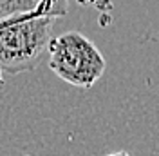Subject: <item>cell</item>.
<instances>
[{"label": "cell", "mask_w": 159, "mask_h": 156, "mask_svg": "<svg viewBox=\"0 0 159 156\" xmlns=\"http://www.w3.org/2000/svg\"><path fill=\"white\" fill-rule=\"evenodd\" d=\"M52 17L18 15L0 22V73L18 75L36 69L49 55Z\"/></svg>", "instance_id": "cell-1"}, {"label": "cell", "mask_w": 159, "mask_h": 156, "mask_svg": "<svg viewBox=\"0 0 159 156\" xmlns=\"http://www.w3.org/2000/svg\"><path fill=\"white\" fill-rule=\"evenodd\" d=\"M49 69L70 85L89 89L103 76L107 62L90 38L80 31H67L51 40Z\"/></svg>", "instance_id": "cell-2"}, {"label": "cell", "mask_w": 159, "mask_h": 156, "mask_svg": "<svg viewBox=\"0 0 159 156\" xmlns=\"http://www.w3.org/2000/svg\"><path fill=\"white\" fill-rule=\"evenodd\" d=\"M40 0H0V22L11 17L27 15L36 9Z\"/></svg>", "instance_id": "cell-3"}, {"label": "cell", "mask_w": 159, "mask_h": 156, "mask_svg": "<svg viewBox=\"0 0 159 156\" xmlns=\"http://www.w3.org/2000/svg\"><path fill=\"white\" fill-rule=\"evenodd\" d=\"M31 13L38 15V17L60 18V17H65L69 13V0H40L36 9Z\"/></svg>", "instance_id": "cell-4"}, {"label": "cell", "mask_w": 159, "mask_h": 156, "mask_svg": "<svg viewBox=\"0 0 159 156\" xmlns=\"http://www.w3.org/2000/svg\"><path fill=\"white\" fill-rule=\"evenodd\" d=\"M107 156H130L129 153H125V151H119V153H110V154Z\"/></svg>", "instance_id": "cell-5"}]
</instances>
